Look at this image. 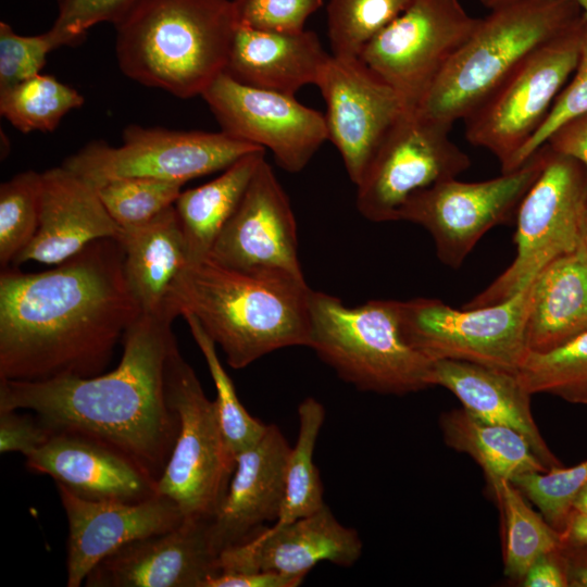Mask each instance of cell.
<instances>
[{"label":"cell","instance_id":"1","mask_svg":"<svg viewBox=\"0 0 587 587\" xmlns=\"http://www.w3.org/2000/svg\"><path fill=\"white\" fill-rule=\"evenodd\" d=\"M118 238L92 241L40 273L0 274V379L37 382L104 372L141 314Z\"/></svg>","mask_w":587,"mask_h":587},{"label":"cell","instance_id":"2","mask_svg":"<svg viewBox=\"0 0 587 587\" xmlns=\"http://www.w3.org/2000/svg\"><path fill=\"white\" fill-rule=\"evenodd\" d=\"M172 323L140 314L122 338L118 365L107 373L0 379V411L29 410L52 434H76L110 446L158 482L178 433L165 387L166 361L177 342Z\"/></svg>","mask_w":587,"mask_h":587},{"label":"cell","instance_id":"3","mask_svg":"<svg viewBox=\"0 0 587 587\" xmlns=\"http://www.w3.org/2000/svg\"><path fill=\"white\" fill-rule=\"evenodd\" d=\"M311 291L304 278L240 272L205 258L178 275L168 312L196 317L239 370L278 349L307 347Z\"/></svg>","mask_w":587,"mask_h":587},{"label":"cell","instance_id":"4","mask_svg":"<svg viewBox=\"0 0 587 587\" xmlns=\"http://www.w3.org/2000/svg\"><path fill=\"white\" fill-rule=\"evenodd\" d=\"M114 27L125 76L187 99L223 73L237 25L230 0H138Z\"/></svg>","mask_w":587,"mask_h":587},{"label":"cell","instance_id":"5","mask_svg":"<svg viewBox=\"0 0 587 587\" xmlns=\"http://www.w3.org/2000/svg\"><path fill=\"white\" fill-rule=\"evenodd\" d=\"M574 0H517L491 10L440 73L417 113L453 126L532 52L582 17Z\"/></svg>","mask_w":587,"mask_h":587},{"label":"cell","instance_id":"6","mask_svg":"<svg viewBox=\"0 0 587 587\" xmlns=\"http://www.w3.org/2000/svg\"><path fill=\"white\" fill-rule=\"evenodd\" d=\"M307 347L362 391L405 395L433 386L434 361L405 340L397 300L351 308L312 290Z\"/></svg>","mask_w":587,"mask_h":587},{"label":"cell","instance_id":"7","mask_svg":"<svg viewBox=\"0 0 587 587\" xmlns=\"http://www.w3.org/2000/svg\"><path fill=\"white\" fill-rule=\"evenodd\" d=\"M165 387L178 433L157 492L171 499L185 520H212L228 490L236 455L226 442L215 400L204 394L177 342L166 361Z\"/></svg>","mask_w":587,"mask_h":587},{"label":"cell","instance_id":"8","mask_svg":"<svg viewBox=\"0 0 587 587\" xmlns=\"http://www.w3.org/2000/svg\"><path fill=\"white\" fill-rule=\"evenodd\" d=\"M542 171L516 211L515 258L486 289L463 308L502 302L528 287L538 273L582 243L587 200V167L547 143Z\"/></svg>","mask_w":587,"mask_h":587},{"label":"cell","instance_id":"9","mask_svg":"<svg viewBox=\"0 0 587 587\" xmlns=\"http://www.w3.org/2000/svg\"><path fill=\"white\" fill-rule=\"evenodd\" d=\"M583 15L526 57L463 121L465 139L487 149L508 173L548 116L579 58Z\"/></svg>","mask_w":587,"mask_h":587},{"label":"cell","instance_id":"10","mask_svg":"<svg viewBox=\"0 0 587 587\" xmlns=\"http://www.w3.org/2000/svg\"><path fill=\"white\" fill-rule=\"evenodd\" d=\"M530 290L529 285L502 302L479 308L454 309L430 298L400 301L401 329L432 361H464L517 374L529 352L525 328Z\"/></svg>","mask_w":587,"mask_h":587},{"label":"cell","instance_id":"11","mask_svg":"<svg viewBox=\"0 0 587 587\" xmlns=\"http://www.w3.org/2000/svg\"><path fill=\"white\" fill-rule=\"evenodd\" d=\"M264 149L224 132H183L128 125L122 145L86 143L62 166L93 187L111 179L146 177L187 182L224 171L245 154Z\"/></svg>","mask_w":587,"mask_h":587},{"label":"cell","instance_id":"12","mask_svg":"<svg viewBox=\"0 0 587 587\" xmlns=\"http://www.w3.org/2000/svg\"><path fill=\"white\" fill-rule=\"evenodd\" d=\"M546 161L541 146L519 168L475 183L457 178L436 183L414 192L402 207L398 221L422 226L433 238L441 263L459 268L480 238L516 214Z\"/></svg>","mask_w":587,"mask_h":587},{"label":"cell","instance_id":"13","mask_svg":"<svg viewBox=\"0 0 587 587\" xmlns=\"http://www.w3.org/2000/svg\"><path fill=\"white\" fill-rule=\"evenodd\" d=\"M480 18L459 0H412L376 35L360 59L415 111Z\"/></svg>","mask_w":587,"mask_h":587},{"label":"cell","instance_id":"14","mask_svg":"<svg viewBox=\"0 0 587 587\" xmlns=\"http://www.w3.org/2000/svg\"><path fill=\"white\" fill-rule=\"evenodd\" d=\"M451 128L416 111H404L355 185L362 216L376 223L398 221L414 192L465 172L471 159L450 140Z\"/></svg>","mask_w":587,"mask_h":587},{"label":"cell","instance_id":"15","mask_svg":"<svg viewBox=\"0 0 587 587\" xmlns=\"http://www.w3.org/2000/svg\"><path fill=\"white\" fill-rule=\"evenodd\" d=\"M201 96L222 132L268 149L289 173L302 171L328 140L325 116L295 96L243 85L224 72Z\"/></svg>","mask_w":587,"mask_h":587},{"label":"cell","instance_id":"16","mask_svg":"<svg viewBox=\"0 0 587 587\" xmlns=\"http://www.w3.org/2000/svg\"><path fill=\"white\" fill-rule=\"evenodd\" d=\"M316 86L326 103L328 140L357 185L407 110L397 92L360 58L330 55Z\"/></svg>","mask_w":587,"mask_h":587},{"label":"cell","instance_id":"17","mask_svg":"<svg viewBox=\"0 0 587 587\" xmlns=\"http://www.w3.org/2000/svg\"><path fill=\"white\" fill-rule=\"evenodd\" d=\"M208 258L240 272L279 273L304 278L298 257L295 214L286 191L265 159Z\"/></svg>","mask_w":587,"mask_h":587},{"label":"cell","instance_id":"18","mask_svg":"<svg viewBox=\"0 0 587 587\" xmlns=\"http://www.w3.org/2000/svg\"><path fill=\"white\" fill-rule=\"evenodd\" d=\"M362 549L357 530L342 525L324 504L314 513L284 525L273 524L226 548L218 554L217 574L272 572L304 579L321 562L352 566Z\"/></svg>","mask_w":587,"mask_h":587},{"label":"cell","instance_id":"19","mask_svg":"<svg viewBox=\"0 0 587 587\" xmlns=\"http://www.w3.org/2000/svg\"><path fill=\"white\" fill-rule=\"evenodd\" d=\"M211 520H184L177 527L129 542L99 562L86 587H204L218 573Z\"/></svg>","mask_w":587,"mask_h":587},{"label":"cell","instance_id":"20","mask_svg":"<svg viewBox=\"0 0 587 587\" xmlns=\"http://www.w3.org/2000/svg\"><path fill=\"white\" fill-rule=\"evenodd\" d=\"M68 524L66 586H82L103 559L135 540L168 532L184 522L178 507L155 495L139 502L92 501L57 486Z\"/></svg>","mask_w":587,"mask_h":587},{"label":"cell","instance_id":"21","mask_svg":"<svg viewBox=\"0 0 587 587\" xmlns=\"http://www.w3.org/2000/svg\"><path fill=\"white\" fill-rule=\"evenodd\" d=\"M290 449L277 425L268 424L254 445L236 455L228 490L210 522L211 540L218 554L254 537L267 522H276Z\"/></svg>","mask_w":587,"mask_h":587},{"label":"cell","instance_id":"22","mask_svg":"<svg viewBox=\"0 0 587 587\" xmlns=\"http://www.w3.org/2000/svg\"><path fill=\"white\" fill-rule=\"evenodd\" d=\"M26 466L86 500L139 502L158 495L157 480L130 458L76 434H53Z\"/></svg>","mask_w":587,"mask_h":587},{"label":"cell","instance_id":"23","mask_svg":"<svg viewBox=\"0 0 587 587\" xmlns=\"http://www.w3.org/2000/svg\"><path fill=\"white\" fill-rule=\"evenodd\" d=\"M121 234L93 186L62 165L49 168L41 173L37 233L12 265L29 261L57 265L95 240Z\"/></svg>","mask_w":587,"mask_h":587},{"label":"cell","instance_id":"24","mask_svg":"<svg viewBox=\"0 0 587 587\" xmlns=\"http://www.w3.org/2000/svg\"><path fill=\"white\" fill-rule=\"evenodd\" d=\"M332 54L314 32L272 33L237 26L224 73L243 85L289 96L316 85Z\"/></svg>","mask_w":587,"mask_h":587},{"label":"cell","instance_id":"25","mask_svg":"<svg viewBox=\"0 0 587 587\" xmlns=\"http://www.w3.org/2000/svg\"><path fill=\"white\" fill-rule=\"evenodd\" d=\"M432 384L451 391L462 408L479 420L522 434L548 471L563 467L538 429L530 409L532 395L516 373L471 362L438 360L433 364Z\"/></svg>","mask_w":587,"mask_h":587},{"label":"cell","instance_id":"26","mask_svg":"<svg viewBox=\"0 0 587 587\" xmlns=\"http://www.w3.org/2000/svg\"><path fill=\"white\" fill-rule=\"evenodd\" d=\"M123 270L141 314L174 321L168 297L178 275L190 264L186 238L174 205L150 222L122 229Z\"/></svg>","mask_w":587,"mask_h":587},{"label":"cell","instance_id":"27","mask_svg":"<svg viewBox=\"0 0 587 587\" xmlns=\"http://www.w3.org/2000/svg\"><path fill=\"white\" fill-rule=\"evenodd\" d=\"M525 338L529 352L555 349L587 332V248L545 266L530 284Z\"/></svg>","mask_w":587,"mask_h":587},{"label":"cell","instance_id":"28","mask_svg":"<svg viewBox=\"0 0 587 587\" xmlns=\"http://www.w3.org/2000/svg\"><path fill=\"white\" fill-rule=\"evenodd\" d=\"M264 159L265 149L249 152L213 180L180 192L174 208L186 238L190 263L209 257Z\"/></svg>","mask_w":587,"mask_h":587},{"label":"cell","instance_id":"29","mask_svg":"<svg viewBox=\"0 0 587 587\" xmlns=\"http://www.w3.org/2000/svg\"><path fill=\"white\" fill-rule=\"evenodd\" d=\"M440 429L445 442L469 454L483 469L487 482L548 471L522 434L484 422L464 408L445 412Z\"/></svg>","mask_w":587,"mask_h":587},{"label":"cell","instance_id":"30","mask_svg":"<svg viewBox=\"0 0 587 587\" xmlns=\"http://www.w3.org/2000/svg\"><path fill=\"white\" fill-rule=\"evenodd\" d=\"M488 486L504 526V576L521 583L538 557L563 546L561 534L528 505L525 496L511 480L494 479Z\"/></svg>","mask_w":587,"mask_h":587},{"label":"cell","instance_id":"31","mask_svg":"<svg viewBox=\"0 0 587 587\" xmlns=\"http://www.w3.org/2000/svg\"><path fill=\"white\" fill-rule=\"evenodd\" d=\"M325 420V409L309 397L298 407L299 429L285 473V494L275 525H284L314 513L324 504L323 485L314 464V449Z\"/></svg>","mask_w":587,"mask_h":587},{"label":"cell","instance_id":"32","mask_svg":"<svg viewBox=\"0 0 587 587\" xmlns=\"http://www.w3.org/2000/svg\"><path fill=\"white\" fill-rule=\"evenodd\" d=\"M84 97L51 75L37 74L0 92V113L16 129L52 132Z\"/></svg>","mask_w":587,"mask_h":587},{"label":"cell","instance_id":"33","mask_svg":"<svg viewBox=\"0 0 587 587\" xmlns=\"http://www.w3.org/2000/svg\"><path fill=\"white\" fill-rule=\"evenodd\" d=\"M517 376L530 395L587 405V332L555 349L528 352Z\"/></svg>","mask_w":587,"mask_h":587},{"label":"cell","instance_id":"34","mask_svg":"<svg viewBox=\"0 0 587 587\" xmlns=\"http://www.w3.org/2000/svg\"><path fill=\"white\" fill-rule=\"evenodd\" d=\"M412 0H329L327 34L332 55L360 58L365 46Z\"/></svg>","mask_w":587,"mask_h":587},{"label":"cell","instance_id":"35","mask_svg":"<svg viewBox=\"0 0 587 587\" xmlns=\"http://www.w3.org/2000/svg\"><path fill=\"white\" fill-rule=\"evenodd\" d=\"M41 173L21 172L0 185V264L7 267L28 246L39 226Z\"/></svg>","mask_w":587,"mask_h":587},{"label":"cell","instance_id":"36","mask_svg":"<svg viewBox=\"0 0 587 587\" xmlns=\"http://www.w3.org/2000/svg\"><path fill=\"white\" fill-rule=\"evenodd\" d=\"M185 184L146 177L111 179L98 185L97 193L122 229L143 225L174 205Z\"/></svg>","mask_w":587,"mask_h":587},{"label":"cell","instance_id":"37","mask_svg":"<svg viewBox=\"0 0 587 587\" xmlns=\"http://www.w3.org/2000/svg\"><path fill=\"white\" fill-rule=\"evenodd\" d=\"M199 347L213 379L221 426L230 450L239 452L254 445L263 435L266 424L252 416L240 402L234 384L216 353L215 342L192 315L183 316Z\"/></svg>","mask_w":587,"mask_h":587},{"label":"cell","instance_id":"38","mask_svg":"<svg viewBox=\"0 0 587 587\" xmlns=\"http://www.w3.org/2000/svg\"><path fill=\"white\" fill-rule=\"evenodd\" d=\"M511 483L539 509L545 520L561 533L574 498L587 484V460L573 467L526 473L516 476Z\"/></svg>","mask_w":587,"mask_h":587},{"label":"cell","instance_id":"39","mask_svg":"<svg viewBox=\"0 0 587 587\" xmlns=\"http://www.w3.org/2000/svg\"><path fill=\"white\" fill-rule=\"evenodd\" d=\"M60 47L51 28L40 35L23 36L1 21L0 92L40 74L48 54Z\"/></svg>","mask_w":587,"mask_h":587},{"label":"cell","instance_id":"40","mask_svg":"<svg viewBox=\"0 0 587 587\" xmlns=\"http://www.w3.org/2000/svg\"><path fill=\"white\" fill-rule=\"evenodd\" d=\"M570 84L557 97L548 116L529 142L513 160L509 172L523 165L550 135L570 120L587 113V17L583 15L577 66Z\"/></svg>","mask_w":587,"mask_h":587},{"label":"cell","instance_id":"41","mask_svg":"<svg viewBox=\"0 0 587 587\" xmlns=\"http://www.w3.org/2000/svg\"><path fill=\"white\" fill-rule=\"evenodd\" d=\"M237 26L261 32L299 33L323 0H232Z\"/></svg>","mask_w":587,"mask_h":587},{"label":"cell","instance_id":"42","mask_svg":"<svg viewBox=\"0 0 587 587\" xmlns=\"http://www.w3.org/2000/svg\"><path fill=\"white\" fill-rule=\"evenodd\" d=\"M138 0H57L58 15L51 27L61 46L82 42L97 24H117Z\"/></svg>","mask_w":587,"mask_h":587},{"label":"cell","instance_id":"43","mask_svg":"<svg viewBox=\"0 0 587 587\" xmlns=\"http://www.w3.org/2000/svg\"><path fill=\"white\" fill-rule=\"evenodd\" d=\"M53 434L33 414L0 411V452H17L25 458L41 448Z\"/></svg>","mask_w":587,"mask_h":587},{"label":"cell","instance_id":"44","mask_svg":"<svg viewBox=\"0 0 587 587\" xmlns=\"http://www.w3.org/2000/svg\"><path fill=\"white\" fill-rule=\"evenodd\" d=\"M546 143L553 151L572 157L587 167V113L561 125Z\"/></svg>","mask_w":587,"mask_h":587},{"label":"cell","instance_id":"45","mask_svg":"<svg viewBox=\"0 0 587 587\" xmlns=\"http://www.w3.org/2000/svg\"><path fill=\"white\" fill-rule=\"evenodd\" d=\"M521 583L525 587H569L562 547L538 557Z\"/></svg>","mask_w":587,"mask_h":587},{"label":"cell","instance_id":"46","mask_svg":"<svg viewBox=\"0 0 587 587\" xmlns=\"http://www.w3.org/2000/svg\"><path fill=\"white\" fill-rule=\"evenodd\" d=\"M303 579L284 576L272 572L241 574H217L204 587H297Z\"/></svg>","mask_w":587,"mask_h":587},{"label":"cell","instance_id":"47","mask_svg":"<svg viewBox=\"0 0 587 587\" xmlns=\"http://www.w3.org/2000/svg\"><path fill=\"white\" fill-rule=\"evenodd\" d=\"M567 585L587 587V546H562Z\"/></svg>","mask_w":587,"mask_h":587},{"label":"cell","instance_id":"48","mask_svg":"<svg viewBox=\"0 0 587 587\" xmlns=\"http://www.w3.org/2000/svg\"><path fill=\"white\" fill-rule=\"evenodd\" d=\"M561 534L562 545L587 546V515L571 510Z\"/></svg>","mask_w":587,"mask_h":587},{"label":"cell","instance_id":"49","mask_svg":"<svg viewBox=\"0 0 587 587\" xmlns=\"http://www.w3.org/2000/svg\"><path fill=\"white\" fill-rule=\"evenodd\" d=\"M572 510L587 515V484L577 492L572 503Z\"/></svg>","mask_w":587,"mask_h":587},{"label":"cell","instance_id":"50","mask_svg":"<svg viewBox=\"0 0 587 587\" xmlns=\"http://www.w3.org/2000/svg\"><path fill=\"white\" fill-rule=\"evenodd\" d=\"M482 4L490 10L507 5L517 0H479Z\"/></svg>","mask_w":587,"mask_h":587},{"label":"cell","instance_id":"51","mask_svg":"<svg viewBox=\"0 0 587 587\" xmlns=\"http://www.w3.org/2000/svg\"><path fill=\"white\" fill-rule=\"evenodd\" d=\"M582 241L587 248V200H586L584 214H583V222H582Z\"/></svg>","mask_w":587,"mask_h":587},{"label":"cell","instance_id":"52","mask_svg":"<svg viewBox=\"0 0 587 587\" xmlns=\"http://www.w3.org/2000/svg\"><path fill=\"white\" fill-rule=\"evenodd\" d=\"M580 8L582 13L587 17V0H574Z\"/></svg>","mask_w":587,"mask_h":587}]
</instances>
